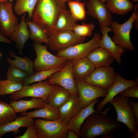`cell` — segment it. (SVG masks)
<instances>
[{
    "label": "cell",
    "mask_w": 138,
    "mask_h": 138,
    "mask_svg": "<svg viewBox=\"0 0 138 138\" xmlns=\"http://www.w3.org/2000/svg\"><path fill=\"white\" fill-rule=\"evenodd\" d=\"M63 68H55L37 71L33 74L29 76L21 82L23 86L29 85L31 83L40 82L47 79L52 74Z\"/></svg>",
    "instance_id": "cell-31"
},
{
    "label": "cell",
    "mask_w": 138,
    "mask_h": 138,
    "mask_svg": "<svg viewBox=\"0 0 138 138\" xmlns=\"http://www.w3.org/2000/svg\"><path fill=\"white\" fill-rule=\"evenodd\" d=\"M106 0H100V1L103 3L105 4Z\"/></svg>",
    "instance_id": "cell-45"
},
{
    "label": "cell",
    "mask_w": 138,
    "mask_h": 138,
    "mask_svg": "<svg viewBox=\"0 0 138 138\" xmlns=\"http://www.w3.org/2000/svg\"><path fill=\"white\" fill-rule=\"evenodd\" d=\"M66 9L56 0H38L32 15V21L39 26L49 37L53 33L59 15Z\"/></svg>",
    "instance_id": "cell-2"
},
{
    "label": "cell",
    "mask_w": 138,
    "mask_h": 138,
    "mask_svg": "<svg viewBox=\"0 0 138 138\" xmlns=\"http://www.w3.org/2000/svg\"><path fill=\"white\" fill-rule=\"evenodd\" d=\"M9 38L16 43L19 53L22 54L25 43L30 38L29 31L25 19V13L23 15L20 22Z\"/></svg>",
    "instance_id": "cell-19"
},
{
    "label": "cell",
    "mask_w": 138,
    "mask_h": 138,
    "mask_svg": "<svg viewBox=\"0 0 138 138\" xmlns=\"http://www.w3.org/2000/svg\"><path fill=\"white\" fill-rule=\"evenodd\" d=\"M27 115L33 118H41L45 120H54L59 119L60 112L59 109L48 103L43 108L29 112L21 113L20 116Z\"/></svg>",
    "instance_id": "cell-26"
},
{
    "label": "cell",
    "mask_w": 138,
    "mask_h": 138,
    "mask_svg": "<svg viewBox=\"0 0 138 138\" xmlns=\"http://www.w3.org/2000/svg\"><path fill=\"white\" fill-rule=\"evenodd\" d=\"M131 138H138V132L135 133L131 136L130 137Z\"/></svg>",
    "instance_id": "cell-43"
},
{
    "label": "cell",
    "mask_w": 138,
    "mask_h": 138,
    "mask_svg": "<svg viewBox=\"0 0 138 138\" xmlns=\"http://www.w3.org/2000/svg\"><path fill=\"white\" fill-rule=\"evenodd\" d=\"M2 56V54L0 52V58L1 56Z\"/></svg>",
    "instance_id": "cell-47"
},
{
    "label": "cell",
    "mask_w": 138,
    "mask_h": 138,
    "mask_svg": "<svg viewBox=\"0 0 138 138\" xmlns=\"http://www.w3.org/2000/svg\"><path fill=\"white\" fill-rule=\"evenodd\" d=\"M15 138H38L36 127L34 124H30L27 127L24 133L21 135L15 136Z\"/></svg>",
    "instance_id": "cell-37"
},
{
    "label": "cell",
    "mask_w": 138,
    "mask_h": 138,
    "mask_svg": "<svg viewBox=\"0 0 138 138\" xmlns=\"http://www.w3.org/2000/svg\"><path fill=\"white\" fill-rule=\"evenodd\" d=\"M47 45L34 42L33 47L36 57L33 62V70L37 72L57 68H63L65 65L67 60L51 53L48 50Z\"/></svg>",
    "instance_id": "cell-5"
},
{
    "label": "cell",
    "mask_w": 138,
    "mask_h": 138,
    "mask_svg": "<svg viewBox=\"0 0 138 138\" xmlns=\"http://www.w3.org/2000/svg\"><path fill=\"white\" fill-rule=\"evenodd\" d=\"M34 118L27 115L17 117L14 120L6 124L0 125V138L5 134L13 132L15 134L19 132L20 128L28 127L34 123Z\"/></svg>",
    "instance_id": "cell-21"
},
{
    "label": "cell",
    "mask_w": 138,
    "mask_h": 138,
    "mask_svg": "<svg viewBox=\"0 0 138 138\" xmlns=\"http://www.w3.org/2000/svg\"><path fill=\"white\" fill-rule=\"evenodd\" d=\"M0 42L11 43L12 41L2 35L0 32Z\"/></svg>",
    "instance_id": "cell-41"
},
{
    "label": "cell",
    "mask_w": 138,
    "mask_h": 138,
    "mask_svg": "<svg viewBox=\"0 0 138 138\" xmlns=\"http://www.w3.org/2000/svg\"><path fill=\"white\" fill-rule=\"evenodd\" d=\"M133 12L130 18L125 22L120 24L118 21H112L110 28L114 33L112 40L116 44L125 49L133 51L134 47L130 37L131 30L135 20L138 17V5H134Z\"/></svg>",
    "instance_id": "cell-3"
},
{
    "label": "cell",
    "mask_w": 138,
    "mask_h": 138,
    "mask_svg": "<svg viewBox=\"0 0 138 138\" xmlns=\"http://www.w3.org/2000/svg\"><path fill=\"white\" fill-rule=\"evenodd\" d=\"M71 94L66 89L59 85H54L48 98L47 102L59 109L67 101Z\"/></svg>",
    "instance_id": "cell-23"
},
{
    "label": "cell",
    "mask_w": 138,
    "mask_h": 138,
    "mask_svg": "<svg viewBox=\"0 0 138 138\" xmlns=\"http://www.w3.org/2000/svg\"><path fill=\"white\" fill-rule=\"evenodd\" d=\"M29 75L24 71L14 66L10 65L6 75L7 79L17 82H22Z\"/></svg>",
    "instance_id": "cell-35"
},
{
    "label": "cell",
    "mask_w": 138,
    "mask_h": 138,
    "mask_svg": "<svg viewBox=\"0 0 138 138\" xmlns=\"http://www.w3.org/2000/svg\"><path fill=\"white\" fill-rule=\"evenodd\" d=\"M54 85L47 81H42L31 85L24 86L20 90L10 94V98L17 100L24 97H31L47 102L48 97Z\"/></svg>",
    "instance_id": "cell-10"
},
{
    "label": "cell",
    "mask_w": 138,
    "mask_h": 138,
    "mask_svg": "<svg viewBox=\"0 0 138 138\" xmlns=\"http://www.w3.org/2000/svg\"><path fill=\"white\" fill-rule=\"evenodd\" d=\"M116 77L114 68L109 66L95 68L83 79L89 84L107 90L114 83Z\"/></svg>",
    "instance_id": "cell-11"
},
{
    "label": "cell",
    "mask_w": 138,
    "mask_h": 138,
    "mask_svg": "<svg viewBox=\"0 0 138 138\" xmlns=\"http://www.w3.org/2000/svg\"><path fill=\"white\" fill-rule=\"evenodd\" d=\"M47 103L42 99L32 97L30 100H21L19 101L12 100L9 104L16 113L26 112L28 110L33 109L42 108Z\"/></svg>",
    "instance_id": "cell-22"
},
{
    "label": "cell",
    "mask_w": 138,
    "mask_h": 138,
    "mask_svg": "<svg viewBox=\"0 0 138 138\" xmlns=\"http://www.w3.org/2000/svg\"><path fill=\"white\" fill-rule=\"evenodd\" d=\"M94 28L93 24H86L83 22L81 25L76 24L72 30L78 35L85 38L91 36Z\"/></svg>",
    "instance_id": "cell-36"
},
{
    "label": "cell",
    "mask_w": 138,
    "mask_h": 138,
    "mask_svg": "<svg viewBox=\"0 0 138 138\" xmlns=\"http://www.w3.org/2000/svg\"><path fill=\"white\" fill-rule=\"evenodd\" d=\"M121 125L116 119L109 117L108 114L100 112L92 113L82 124L79 131L82 138H113V133L120 129Z\"/></svg>",
    "instance_id": "cell-1"
},
{
    "label": "cell",
    "mask_w": 138,
    "mask_h": 138,
    "mask_svg": "<svg viewBox=\"0 0 138 138\" xmlns=\"http://www.w3.org/2000/svg\"><path fill=\"white\" fill-rule=\"evenodd\" d=\"M87 14L98 21L100 26H109L112 21L111 13L100 0H88L86 4Z\"/></svg>",
    "instance_id": "cell-14"
},
{
    "label": "cell",
    "mask_w": 138,
    "mask_h": 138,
    "mask_svg": "<svg viewBox=\"0 0 138 138\" xmlns=\"http://www.w3.org/2000/svg\"><path fill=\"white\" fill-rule=\"evenodd\" d=\"M26 21L29 28L31 39L34 42L48 44L49 37L45 33L42 29L32 21L27 18Z\"/></svg>",
    "instance_id": "cell-29"
},
{
    "label": "cell",
    "mask_w": 138,
    "mask_h": 138,
    "mask_svg": "<svg viewBox=\"0 0 138 138\" xmlns=\"http://www.w3.org/2000/svg\"><path fill=\"white\" fill-rule=\"evenodd\" d=\"M78 21L72 15L70 10L66 8L59 16L54 27L53 33L67 30H72Z\"/></svg>",
    "instance_id": "cell-25"
},
{
    "label": "cell",
    "mask_w": 138,
    "mask_h": 138,
    "mask_svg": "<svg viewBox=\"0 0 138 138\" xmlns=\"http://www.w3.org/2000/svg\"><path fill=\"white\" fill-rule=\"evenodd\" d=\"M85 37H80L72 30H68L53 33L49 37L48 45L57 52L77 44L83 42Z\"/></svg>",
    "instance_id": "cell-9"
},
{
    "label": "cell",
    "mask_w": 138,
    "mask_h": 138,
    "mask_svg": "<svg viewBox=\"0 0 138 138\" xmlns=\"http://www.w3.org/2000/svg\"><path fill=\"white\" fill-rule=\"evenodd\" d=\"M67 4L71 13L76 19L83 20L85 19L86 3L78 1L71 0L67 2Z\"/></svg>",
    "instance_id": "cell-33"
},
{
    "label": "cell",
    "mask_w": 138,
    "mask_h": 138,
    "mask_svg": "<svg viewBox=\"0 0 138 138\" xmlns=\"http://www.w3.org/2000/svg\"><path fill=\"white\" fill-rule=\"evenodd\" d=\"M120 95L125 97H132L138 98V86L129 87L120 93Z\"/></svg>",
    "instance_id": "cell-38"
},
{
    "label": "cell",
    "mask_w": 138,
    "mask_h": 138,
    "mask_svg": "<svg viewBox=\"0 0 138 138\" xmlns=\"http://www.w3.org/2000/svg\"><path fill=\"white\" fill-rule=\"evenodd\" d=\"M38 0H16L13 6L14 11L18 16L27 13L29 19L31 20L33 11Z\"/></svg>",
    "instance_id": "cell-30"
},
{
    "label": "cell",
    "mask_w": 138,
    "mask_h": 138,
    "mask_svg": "<svg viewBox=\"0 0 138 138\" xmlns=\"http://www.w3.org/2000/svg\"><path fill=\"white\" fill-rule=\"evenodd\" d=\"M9 55L10 56L14 59L13 60L8 57L6 58L7 63L10 65L24 71L29 76L35 73L33 71V62L30 58L27 57H21L18 56L12 51L9 52Z\"/></svg>",
    "instance_id": "cell-28"
},
{
    "label": "cell",
    "mask_w": 138,
    "mask_h": 138,
    "mask_svg": "<svg viewBox=\"0 0 138 138\" xmlns=\"http://www.w3.org/2000/svg\"><path fill=\"white\" fill-rule=\"evenodd\" d=\"M129 99L119 95L116 96L109 102L115 109L117 115V121L124 124L128 128L132 135L138 132V125L131 108L129 104Z\"/></svg>",
    "instance_id": "cell-4"
},
{
    "label": "cell",
    "mask_w": 138,
    "mask_h": 138,
    "mask_svg": "<svg viewBox=\"0 0 138 138\" xmlns=\"http://www.w3.org/2000/svg\"><path fill=\"white\" fill-rule=\"evenodd\" d=\"M101 37L99 33H95L93 38L89 41L77 44L58 52L56 55L73 61L86 57L91 51L99 47Z\"/></svg>",
    "instance_id": "cell-7"
},
{
    "label": "cell",
    "mask_w": 138,
    "mask_h": 138,
    "mask_svg": "<svg viewBox=\"0 0 138 138\" xmlns=\"http://www.w3.org/2000/svg\"><path fill=\"white\" fill-rule=\"evenodd\" d=\"M38 138H66L67 124L57 119H36L34 122Z\"/></svg>",
    "instance_id": "cell-6"
},
{
    "label": "cell",
    "mask_w": 138,
    "mask_h": 138,
    "mask_svg": "<svg viewBox=\"0 0 138 138\" xmlns=\"http://www.w3.org/2000/svg\"><path fill=\"white\" fill-rule=\"evenodd\" d=\"M13 7L12 2L8 0L0 2V32L7 38L9 37L19 23Z\"/></svg>",
    "instance_id": "cell-12"
},
{
    "label": "cell",
    "mask_w": 138,
    "mask_h": 138,
    "mask_svg": "<svg viewBox=\"0 0 138 138\" xmlns=\"http://www.w3.org/2000/svg\"><path fill=\"white\" fill-rule=\"evenodd\" d=\"M86 57L95 68L110 66L113 63L114 59L108 51L100 47L91 51Z\"/></svg>",
    "instance_id": "cell-20"
},
{
    "label": "cell",
    "mask_w": 138,
    "mask_h": 138,
    "mask_svg": "<svg viewBox=\"0 0 138 138\" xmlns=\"http://www.w3.org/2000/svg\"><path fill=\"white\" fill-rule=\"evenodd\" d=\"M99 102L98 98L94 100L86 107L81 109L77 114L71 118L67 124L68 129H71L73 131L79 138H80L79 131L81 127L88 116L92 113L97 112L108 114V112L111 109V107H109L102 111L95 110L94 106Z\"/></svg>",
    "instance_id": "cell-16"
},
{
    "label": "cell",
    "mask_w": 138,
    "mask_h": 138,
    "mask_svg": "<svg viewBox=\"0 0 138 138\" xmlns=\"http://www.w3.org/2000/svg\"><path fill=\"white\" fill-rule=\"evenodd\" d=\"M82 108L79 96L71 95L67 101L59 109L60 116L58 119L67 124L71 118Z\"/></svg>",
    "instance_id": "cell-18"
},
{
    "label": "cell",
    "mask_w": 138,
    "mask_h": 138,
    "mask_svg": "<svg viewBox=\"0 0 138 138\" xmlns=\"http://www.w3.org/2000/svg\"><path fill=\"white\" fill-rule=\"evenodd\" d=\"M17 117L16 113L9 104L0 100V125L14 120Z\"/></svg>",
    "instance_id": "cell-32"
},
{
    "label": "cell",
    "mask_w": 138,
    "mask_h": 138,
    "mask_svg": "<svg viewBox=\"0 0 138 138\" xmlns=\"http://www.w3.org/2000/svg\"><path fill=\"white\" fill-rule=\"evenodd\" d=\"M129 102L135 116L136 123L138 125V103L132 100H129Z\"/></svg>",
    "instance_id": "cell-39"
},
{
    "label": "cell",
    "mask_w": 138,
    "mask_h": 138,
    "mask_svg": "<svg viewBox=\"0 0 138 138\" xmlns=\"http://www.w3.org/2000/svg\"><path fill=\"white\" fill-rule=\"evenodd\" d=\"M23 87L21 82L14 81L8 79L0 80V96L10 94L20 90Z\"/></svg>",
    "instance_id": "cell-34"
},
{
    "label": "cell",
    "mask_w": 138,
    "mask_h": 138,
    "mask_svg": "<svg viewBox=\"0 0 138 138\" xmlns=\"http://www.w3.org/2000/svg\"><path fill=\"white\" fill-rule=\"evenodd\" d=\"M6 0H8L9 1L11 2H12L13 1V0H0V2H2V1H6Z\"/></svg>",
    "instance_id": "cell-44"
},
{
    "label": "cell",
    "mask_w": 138,
    "mask_h": 138,
    "mask_svg": "<svg viewBox=\"0 0 138 138\" xmlns=\"http://www.w3.org/2000/svg\"><path fill=\"white\" fill-rule=\"evenodd\" d=\"M66 138H79L77 135L71 129H68Z\"/></svg>",
    "instance_id": "cell-40"
},
{
    "label": "cell",
    "mask_w": 138,
    "mask_h": 138,
    "mask_svg": "<svg viewBox=\"0 0 138 138\" xmlns=\"http://www.w3.org/2000/svg\"><path fill=\"white\" fill-rule=\"evenodd\" d=\"M75 81L82 108L99 97H105L107 94V90L89 84L83 79H75Z\"/></svg>",
    "instance_id": "cell-13"
},
{
    "label": "cell",
    "mask_w": 138,
    "mask_h": 138,
    "mask_svg": "<svg viewBox=\"0 0 138 138\" xmlns=\"http://www.w3.org/2000/svg\"><path fill=\"white\" fill-rule=\"evenodd\" d=\"M137 85H138L137 81L126 79L122 77L119 74L116 73L114 83L107 89V93L104 99L97 105V110L102 111L106 104L119 93L129 87Z\"/></svg>",
    "instance_id": "cell-15"
},
{
    "label": "cell",
    "mask_w": 138,
    "mask_h": 138,
    "mask_svg": "<svg viewBox=\"0 0 138 138\" xmlns=\"http://www.w3.org/2000/svg\"><path fill=\"white\" fill-rule=\"evenodd\" d=\"M74 61L68 60L62 69L52 74L47 81L51 84H56L63 87L72 95L79 96L72 72Z\"/></svg>",
    "instance_id": "cell-8"
},
{
    "label": "cell",
    "mask_w": 138,
    "mask_h": 138,
    "mask_svg": "<svg viewBox=\"0 0 138 138\" xmlns=\"http://www.w3.org/2000/svg\"><path fill=\"white\" fill-rule=\"evenodd\" d=\"M95 67L87 57L74 61L72 72L75 79H83L90 74Z\"/></svg>",
    "instance_id": "cell-24"
},
{
    "label": "cell",
    "mask_w": 138,
    "mask_h": 138,
    "mask_svg": "<svg viewBox=\"0 0 138 138\" xmlns=\"http://www.w3.org/2000/svg\"><path fill=\"white\" fill-rule=\"evenodd\" d=\"M106 5L110 12L118 15L125 14L134 8L130 0H106Z\"/></svg>",
    "instance_id": "cell-27"
},
{
    "label": "cell",
    "mask_w": 138,
    "mask_h": 138,
    "mask_svg": "<svg viewBox=\"0 0 138 138\" xmlns=\"http://www.w3.org/2000/svg\"><path fill=\"white\" fill-rule=\"evenodd\" d=\"M57 2L60 4L62 5L65 6V3L66 2L68 1L71 0H56ZM76 1H79L81 0H75Z\"/></svg>",
    "instance_id": "cell-42"
},
{
    "label": "cell",
    "mask_w": 138,
    "mask_h": 138,
    "mask_svg": "<svg viewBox=\"0 0 138 138\" xmlns=\"http://www.w3.org/2000/svg\"><path fill=\"white\" fill-rule=\"evenodd\" d=\"M132 2H138V0H131Z\"/></svg>",
    "instance_id": "cell-46"
},
{
    "label": "cell",
    "mask_w": 138,
    "mask_h": 138,
    "mask_svg": "<svg viewBox=\"0 0 138 138\" xmlns=\"http://www.w3.org/2000/svg\"><path fill=\"white\" fill-rule=\"evenodd\" d=\"M100 29L102 35L99 42V47L108 51L118 63L121 64V56L125 52V49L116 44L109 36L108 32L111 31L110 27L100 26Z\"/></svg>",
    "instance_id": "cell-17"
}]
</instances>
